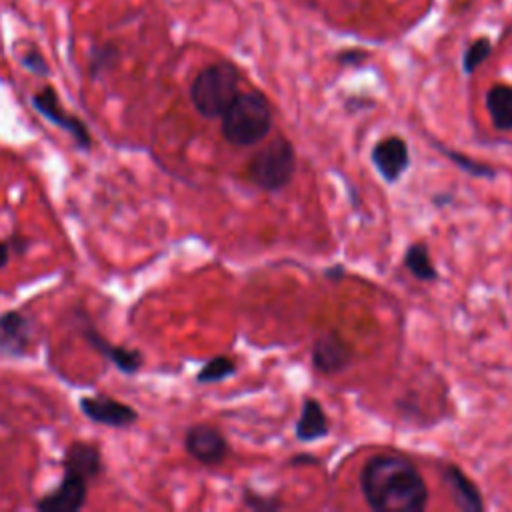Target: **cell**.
Wrapping results in <instances>:
<instances>
[{
	"instance_id": "1",
	"label": "cell",
	"mask_w": 512,
	"mask_h": 512,
	"mask_svg": "<svg viewBox=\"0 0 512 512\" xmlns=\"http://www.w3.org/2000/svg\"><path fill=\"white\" fill-rule=\"evenodd\" d=\"M366 504L376 512H420L428 506V486L414 462L400 454L370 456L358 476Z\"/></svg>"
},
{
	"instance_id": "2",
	"label": "cell",
	"mask_w": 512,
	"mask_h": 512,
	"mask_svg": "<svg viewBox=\"0 0 512 512\" xmlns=\"http://www.w3.org/2000/svg\"><path fill=\"white\" fill-rule=\"evenodd\" d=\"M222 118V136L228 144L248 148L264 140L272 128V108L260 92H240L226 108Z\"/></svg>"
},
{
	"instance_id": "3",
	"label": "cell",
	"mask_w": 512,
	"mask_h": 512,
	"mask_svg": "<svg viewBox=\"0 0 512 512\" xmlns=\"http://www.w3.org/2000/svg\"><path fill=\"white\" fill-rule=\"evenodd\" d=\"M238 94L240 72L230 62H216L202 68L190 84V102L208 120L220 118Z\"/></svg>"
},
{
	"instance_id": "4",
	"label": "cell",
	"mask_w": 512,
	"mask_h": 512,
	"mask_svg": "<svg viewBox=\"0 0 512 512\" xmlns=\"http://www.w3.org/2000/svg\"><path fill=\"white\" fill-rule=\"evenodd\" d=\"M296 172V154L288 138L276 136L258 148L246 166L250 184L264 192H278L286 188Z\"/></svg>"
},
{
	"instance_id": "5",
	"label": "cell",
	"mask_w": 512,
	"mask_h": 512,
	"mask_svg": "<svg viewBox=\"0 0 512 512\" xmlns=\"http://www.w3.org/2000/svg\"><path fill=\"white\" fill-rule=\"evenodd\" d=\"M32 108L44 118L48 120L50 124H54L56 128L64 130L66 134H70V138L74 140L76 148L78 150H84V152H90L92 150V144H94V138L90 134V128L88 124L80 118V116H74L70 114L62 104H60V98H58V92L54 90V86L46 84L42 88H38L32 98Z\"/></svg>"
},
{
	"instance_id": "6",
	"label": "cell",
	"mask_w": 512,
	"mask_h": 512,
	"mask_svg": "<svg viewBox=\"0 0 512 512\" xmlns=\"http://www.w3.org/2000/svg\"><path fill=\"white\" fill-rule=\"evenodd\" d=\"M78 410L90 422L106 426V428H114V430L130 428L140 418V414L134 406H130V404H126V402H122L114 396L102 394V392L80 396Z\"/></svg>"
},
{
	"instance_id": "7",
	"label": "cell",
	"mask_w": 512,
	"mask_h": 512,
	"mask_svg": "<svg viewBox=\"0 0 512 512\" xmlns=\"http://www.w3.org/2000/svg\"><path fill=\"white\" fill-rule=\"evenodd\" d=\"M90 318L84 320L80 334L84 336V340L88 342V346L100 354L104 360H108L118 372L122 374H138L144 366V354L138 348H128L122 344H114L110 342L92 322H88Z\"/></svg>"
},
{
	"instance_id": "8",
	"label": "cell",
	"mask_w": 512,
	"mask_h": 512,
	"mask_svg": "<svg viewBox=\"0 0 512 512\" xmlns=\"http://www.w3.org/2000/svg\"><path fill=\"white\" fill-rule=\"evenodd\" d=\"M184 450L202 466H218L228 456V440L210 424H192L184 434Z\"/></svg>"
},
{
	"instance_id": "9",
	"label": "cell",
	"mask_w": 512,
	"mask_h": 512,
	"mask_svg": "<svg viewBox=\"0 0 512 512\" xmlns=\"http://www.w3.org/2000/svg\"><path fill=\"white\" fill-rule=\"evenodd\" d=\"M90 482L74 472L62 470V478L56 488L48 490L34 502L40 512H78L86 506Z\"/></svg>"
},
{
	"instance_id": "10",
	"label": "cell",
	"mask_w": 512,
	"mask_h": 512,
	"mask_svg": "<svg viewBox=\"0 0 512 512\" xmlns=\"http://www.w3.org/2000/svg\"><path fill=\"white\" fill-rule=\"evenodd\" d=\"M34 344L32 320L20 310L0 312V356L26 358Z\"/></svg>"
},
{
	"instance_id": "11",
	"label": "cell",
	"mask_w": 512,
	"mask_h": 512,
	"mask_svg": "<svg viewBox=\"0 0 512 512\" xmlns=\"http://www.w3.org/2000/svg\"><path fill=\"white\" fill-rule=\"evenodd\" d=\"M372 164L386 182H398L410 166V150L404 138L386 136L378 140L370 152Z\"/></svg>"
},
{
	"instance_id": "12",
	"label": "cell",
	"mask_w": 512,
	"mask_h": 512,
	"mask_svg": "<svg viewBox=\"0 0 512 512\" xmlns=\"http://www.w3.org/2000/svg\"><path fill=\"white\" fill-rule=\"evenodd\" d=\"M62 470L74 472L82 476L88 482H94L100 478L104 470V460H102V450L96 442L88 440H72L60 460Z\"/></svg>"
},
{
	"instance_id": "13",
	"label": "cell",
	"mask_w": 512,
	"mask_h": 512,
	"mask_svg": "<svg viewBox=\"0 0 512 512\" xmlns=\"http://www.w3.org/2000/svg\"><path fill=\"white\" fill-rule=\"evenodd\" d=\"M352 362L350 346L334 332L322 334L312 344V366L320 374H338Z\"/></svg>"
},
{
	"instance_id": "14",
	"label": "cell",
	"mask_w": 512,
	"mask_h": 512,
	"mask_svg": "<svg viewBox=\"0 0 512 512\" xmlns=\"http://www.w3.org/2000/svg\"><path fill=\"white\" fill-rule=\"evenodd\" d=\"M442 480H444L456 508H460L464 512H482L484 510V500H482L478 486L458 466L446 464L442 468Z\"/></svg>"
},
{
	"instance_id": "15",
	"label": "cell",
	"mask_w": 512,
	"mask_h": 512,
	"mask_svg": "<svg viewBox=\"0 0 512 512\" xmlns=\"http://www.w3.org/2000/svg\"><path fill=\"white\" fill-rule=\"evenodd\" d=\"M330 432V422L326 418V412L322 404L316 398H304L300 416L294 426V434L300 442H316Z\"/></svg>"
},
{
	"instance_id": "16",
	"label": "cell",
	"mask_w": 512,
	"mask_h": 512,
	"mask_svg": "<svg viewBox=\"0 0 512 512\" xmlns=\"http://www.w3.org/2000/svg\"><path fill=\"white\" fill-rule=\"evenodd\" d=\"M486 110L498 132H512V86H492L486 94Z\"/></svg>"
},
{
	"instance_id": "17",
	"label": "cell",
	"mask_w": 512,
	"mask_h": 512,
	"mask_svg": "<svg viewBox=\"0 0 512 512\" xmlns=\"http://www.w3.org/2000/svg\"><path fill=\"white\" fill-rule=\"evenodd\" d=\"M404 266L414 278H418L422 282H432L438 278V272L430 258V250H428L426 242H414L406 248Z\"/></svg>"
},
{
	"instance_id": "18",
	"label": "cell",
	"mask_w": 512,
	"mask_h": 512,
	"mask_svg": "<svg viewBox=\"0 0 512 512\" xmlns=\"http://www.w3.org/2000/svg\"><path fill=\"white\" fill-rule=\"evenodd\" d=\"M120 60V48L114 42H102L92 46L88 56V74L92 80L102 78L106 72H110Z\"/></svg>"
},
{
	"instance_id": "19",
	"label": "cell",
	"mask_w": 512,
	"mask_h": 512,
	"mask_svg": "<svg viewBox=\"0 0 512 512\" xmlns=\"http://www.w3.org/2000/svg\"><path fill=\"white\" fill-rule=\"evenodd\" d=\"M236 372V362L230 356H214L202 364L196 374L198 384H216L230 378Z\"/></svg>"
},
{
	"instance_id": "20",
	"label": "cell",
	"mask_w": 512,
	"mask_h": 512,
	"mask_svg": "<svg viewBox=\"0 0 512 512\" xmlns=\"http://www.w3.org/2000/svg\"><path fill=\"white\" fill-rule=\"evenodd\" d=\"M438 150H442L458 168H462L464 172H468V174H472V176H476V178H494V170L488 166V164H482V162H478V160H474V158H468V156H464V154H460V152H454V150H448V148H444V146H440L438 144Z\"/></svg>"
},
{
	"instance_id": "21",
	"label": "cell",
	"mask_w": 512,
	"mask_h": 512,
	"mask_svg": "<svg viewBox=\"0 0 512 512\" xmlns=\"http://www.w3.org/2000/svg\"><path fill=\"white\" fill-rule=\"evenodd\" d=\"M490 50H492V44H490L488 38H478V40H474V42L466 48V52H464V56H462V68H464V72H466V74H472V72L490 56Z\"/></svg>"
},
{
	"instance_id": "22",
	"label": "cell",
	"mask_w": 512,
	"mask_h": 512,
	"mask_svg": "<svg viewBox=\"0 0 512 512\" xmlns=\"http://www.w3.org/2000/svg\"><path fill=\"white\" fill-rule=\"evenodd\" d=\"M18 62L24 70H28L34 76H40V78L50 76V66H48L44 54L36 46H28L24 52H20Z\"/></svg>"
},
{
	"instance_id": "23",
	"label": "cell",
	"mask_w": 512,
	"mask_h": 512,
	"mask_svg": "<svg viewBox=\"0 0 512 512\" xmlns=\"http://www.w3.org/2000/svg\"><path fill=\"white\" fill-rule=\"evenodd\" d=\"M242 502L250 510H278L282 506L278 498L262 496V494H256L252 490H244L242 492Z\"/></svg>"
},
{
	"instance_id": "24",
	"label": "cell",
	"mask_w": 512,
	"mask_h": 512,
	"mask_svg": "<svg viewBox=\"0 0 512 512\" xmlns=\"http://www.w3.org/2000/svg\"><path fill=\"white\" fill-rule=\"evenodd\" d=\"M364 58H366V54H364V52H358V50L342 52V54L338 56V60H340L342 64H358V62H362Z\"/></svg>"
},
{
	"instance_id": "25",
	"label": "cell",
	"mask_w": 512,
	"mask_h": 512,
	"mask_svg": "<svg viewBox=\"0 0 512 512\" xmlns=\"http://www.w3.org/2000/svg\"><path fill=\"white\" fill-rule=\"evenodd\" d=\"M8 260H10V244L0 238V270L8 266Z\"/></svg>"
},
{
	"instance_id": "26",
	"label": "cell",
	"mask_w": 512,
	"mask_h": 512,
	"mask_svg": "<svg viewBox=\"0 0 512 512\" xmlns=\"http://www.w3.org/2000/svg\"><path fill=\"white\" fill-rule=\"evenodd\" d=\"M290 462H294V464H298V462H308V464H314V462H318L314 456H294Z\"/></svg>"
}]
</instances>
